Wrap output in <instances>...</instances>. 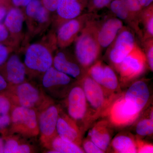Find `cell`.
Instances as JSON below:
<instances>
[{
	"mask_svg": "<svg viewBox=\"0 0 153 153\" xmlns=\"http://www.w3.org/2000/svg\"><path fill=\"white\" fill-rule=\"evenodd\" d=\"M97 15L88 21L75 40L74 55L85 72L94 64L99 57L102 49L97 37Z\"/></svg>",
	"mask_w": 153,
	"mask_h": 153,
	"instance_id": "6da1fadb",
	"label": "cell"
},
{
	"mask_svg": "<svg viewBox=\"0 0 153 153\" xmlns=\"http://www.w3.org/2000/svg\"><path fill=\"white\" fill-rule=\"evenodd\" d=\"M57 47L56 35L49 42L41 41L30 44L26 49L24 64L27 75L35 77L42 76L53 66V52Z\"/></svg>",
	"mask_w": 153,
	"mask_h": 153,
	"instance_id": "7a4b0ae2",
	"label": "cell"
},
{
	"mask_svg": "<svg viewBox=\"0 0 153 153\" xmlns=\"http://www.w3.org/2000/svg\"><path fill=\"white\" fill-rule=\"evenodd\" d=\"M4 93L8 97L13 106L33 108L37 112L53 101L41 86L27 81L10 87Z\"/></svg>",
	"mask_w": 153,
	"mask_h": 153,
	"instance_id": "3957f363",
	"label": "cell"
},
{
	"mask_svg": "<svg viewBox=\"0 0 153 153\" xmlns=\"http://www.w3.org/2000/svg\"><path fill=\"white\" fill-rule=\"evenodd\" d=\"M10 134L24 138H34L39 135L38 112L33 108L13 106L11 114Z\"/></svg>",
	"mask_w": 153,
	"mask_h": 153,
	"instance_id": "277c9868",
	"label": "cell"
},
{
	"mask_svg": "<svg viewBox=\"0 0 153 153\" xmlns=\"http://www.w3.org/2000/svg\"><path fill=\"white\" fill-rule=\"evenodd\" d=\"M41 79V88L53 100L66 97L74 79L53 66L44 72Z\"/></svg>",
	"mask_w": 153,
	"mask_h": 153,
	"instance_id": "5b68a950",
	"label": "cell"
},
{
	"mask_svg": "<svg viewBox=\"0 0 153 153\" xmlns=\"http://www.w3.org/2000/svg\"><path fill=\"white\" fill-rule=\"evenodd\" d=\"M66 97V114L75 122L79 128L81 124L86 126V123H87L92 119L81 85H76L71 87Z\"/></svg>",
	"mask_w": 153,
	"mask_h": 153,
	"instance_id": "8992f818",
	"label": "cell"
},
{
	"mask_svg": "<svg viewBox=\"0 0 153 153\" xmlns=\"http://www.w3.org/2000/svg\"><path fill=\"white\" fill-rule=\"evenodd\" d=\"M147 65L145 52L137 44L131 52L115 68L119 74L121 81L127 82L143 74Z\"/></svg>",
	"mask_w": 153,
	"mask_h": 153,
	"instance_id": "52a82bcc",
	"label": "cell"
},
{
	"mask_svg": "<svg viewBox=\"0 0 153 153\" xmlns=\"http://www.w3.org/2000/svg\"><path fill=\"white\" fill-rule=\"evenodd\" d=\"M137 44L134 33L128 27L124 26L107 50L108 59L115 68L129 54Z\"/></svg>",
	"mask_w": 153,
	"mask_h": 153,
	"instance_id": "ba28073f",
	"label": "cell"
},
{
	"mask_svg": "<svg viewBox=\"0 0 153 153\" xmlns=\"http://www.w3.org/2000/svg\"><path fill=\"white\" fill-rule=\"evenodd\" d=\"M87 101L88 109L93 111V118L108 106L111 101L107 98L106 92L87 74L79 79Z\"/></svg>",
	"mask_w": 153,
	"mask_h": 153,
	"instance_id": "9c48e42d",
	"label": "cell"
},
{
	"mask_svg": "<svg viewBox=\"0 0 153 153\" xmlns=\"http://www.w3.org/2000/svg\"><path fill=\"white\" fill-rule=\"evenodd\" d=\"M97 15L87 13L64 22L57 28L56 35L57 47L64 49L74 42L88 21Z\"/></svg>",
	"mask_w": 153,
	"mask_h": 153,
	"instance_id": "30bf717a",
	"label": "cell"
},
{
	"mask_svg": "<svg viewBox=\"0 0 153 153\" xmlns=\"http://www.w3.org/2000/svg\"><path fill=\"white\" fill-rule=\"evenodd\" d=\"M61 108L52 101L38 111L40 140L44 147L57 135L56 127Z\"/></svg>",
	"mask_w": 153,
	"mask_h": 153,
	"instance_id": "8fae6325",
	"label": "cell"
},
{
	"mask_svg": "<svg viewBox=\"0 0 153 153\" xmlns=\"http://www.w3.org/2000/svg\"><path fill=\"white\" fill-rule=\"evenodd\" d=\"M141 111L131 102L125 98L123 94L116 100L108 108L111 123L115 126L121 127L133 123Z\"/></svg>",
	"mask_w": 153,
	"mask_h": 153,
	"instance_id": "7c38bea8",
	"label": "cell"
},
{
	"mask_svg": "<svg viewBox=\"0 0 153 153\" xmlns=\"http://www.w3.org/2000/svg\"><path fill=\"white\" fill-rule=\"evenodd\" d=\"M97 21V37L101 49L109 47L124 27L123 22L114 15H108Z\"/></svg>",
	"mask_w": 153,
	"mask_h": 153,
	"instance_id": "4fadbf2b",
	"label": "cell"
},
{
	"mask_svg": "<svg viewBox=\"0 0 153 153\" xmlns=\"http://www.w3.org/2000/svg\"><path fill=\"white\" fill-rule=\"evenodd\" d=\"M65 49H60L55 53L53 56L52 66L73 79H80L86 73L75 55Z\"/></svg>",
	"mask_w": 153,
	"mask_h": 153,
	"instance_id": "5bb4252c",
	"label": "cell"
},
{
	"mask_svg": "<svg viewBox=\"0 0 153 153\" xmlns=\"http://www.w3.org/2000/svg\"><path fill=\"white\" fill-rule=\"evenodd\" d=\"M88 0H61L56 11L53 20L55 29L64 22L74 19L82 14L87 7Z\"/></svg>",
	"mask_w": 153,
	"mask_h": 153,
	"instance_id": "9a60e30c",
	"label": "cell"
},
{
	"mask_svg": "<svg viewBox=\"0 0 153 153\" xmlns=\"http://www.w3.org/2000/svg\"><path fill=\"white\" fill-rule=\"evenodd\" d=\"M57 134L60 137L80 146L82 143V131L72 119L61 108L56 127Z\"/></svg>",
	"mask_w": 153,
	"mask_h": 153,
	"instance_id": "2e32d148",
	"label": "cell"
},
{
	"mask_svg": "<svg viewBox=\"0 0 153 153\" xmlns=\"http://www.w3.org/2000/svg\"><path fill=\"white\" fill-rule=\"evenodd\" d=\"M5 77L10 87L23 83L26 80L27 70L25 64L16 54L10 55L5 63Z\"/></svg>",
	"mask_w": 153,
	"mask_h": 153,
	"instance_id": "e0dca14e",
	"label": "cell"
},
{
	"mask_svg": "<svg viewBox=\"0 0 153 153\" xmlns=\"http://www.w3.org/2000/svg\"><path fill=\"white\" fill-rule=\"evenodd\" d=\"M108 7L113 15L127 25L142 42L143 33L140 27V23L128 11L122 1L120 0H112Z\"/></svg>",
	"mask_w": 153,
	"mask_h": 153,
	"instance_id": "ac0fdd59",
	"label": "cell"
},
{
	"mask_svg": "<svg viewBox=\"0 0 153 153\" xmlns=\"http://www.w3.org/2000/svg\"><path fill=\"white\" fill-rule=\"evenodd\" d=\"M123 95L126 100L132 102L141 112L147 104L150 93L146 82L138 80L134 82Z\"/></svg>",
	"mask_w": 153,
	"mask_h": 153,
	"instance_id": "d6986e66",
	"label": "cell"
},
{
	"mask_svg": "<svg viewBox=\"0 0 153 153\" xmlns=\"http://www.w3.org/2000/svg\"><path fill=\"white\" fill-rule=\"evenodd\" d=\"M25 20V14L19 8H12L7 13L4 25L13 39L14 43L20 40Z\"/></svg>",
	"mask_w": 153,
	"mask_h": 153,
	"instance_id": "ffe728a7",
	"label": "cell"
},
{
	"mask_svg": "<svg viewBox=\"0 0 153 153\" xmlns=\"http://www.w3.org/2000/svg\"><path fill=\"white\" fill-rule=\"evenodd\" d=\"M109 128L108 122L102 120L97 123L88 132L89 140L104 152L108 148L111 139Z\"/></svg>",
	"mask_w": 153,
	"mask_h": 153,
	"instance_id": "44dd1931",
	"label": "cell"
},
{
	"mask_svg": "<svg viewBox=\"0 0 153 153\" xmlns=\"http://www.w3.org/2000/svg\"><path fill=\"white\" fill-rule=\"evenodd\" d=\"M45 147L48 149L47 153H85L79 146L69 141L63 139L57 134L49 141Z\"/></svg>",
	"mask_w": 153,
	"mask_h": 153,
	"instance_id": "7402d4cb",
	"label": "cell"
},
{
	"mask_svg": "<svg viewBox=\"0 0 153 153\" xmlns=\"http://www.w3.org/2000/svg\"><path fill=\"white\" fill-rule=\"evenodd\" d=\"M13 105L5 94L0 93V132L7 134L11 124V114Z\"/></svg>",
	"mask_w": 153,
	"mask_h": 153,
	"instance_id": "603a6c76",
	"label": "cell"
},
{
	"mask_svg": "<svg viewBox=\"0 0 153 153\" xmlns=\"http://www.w3.org/2000/svg\"><path fill=\"white\" fill-rule=\"evenodd\" d=\"M111 144L116 153H137L136 140L131 137L127 135H119L115 137L111 142Z\"/></svg>",
	"mask_w": 153,
	"mask_h": 153,
	"instance_id": "cb8c5ba5",
	"label": "cell"
},
{
	"mask_svg": "<svg viewBox=\"0 0 153 153\" xmlns=\"http://www.w3.org/2000/svg\"><path fill=\"white\" fill-rule=\"evenodd\" d=\"M140 24L143 26V38L141 43L153 38V8L151 4L143 10L140 19Z\"/></svg>",
	"mask_w": 153,
	"mask_h": 153,
	"instance_id": "d4e9b609",
	"label": "cell"
},
{
	"mask_svg": "<svg viewBox=\"0 0 153 153\" xmlns=\"http://www.w3.org/2000/svg\"><path fill=\"white\" fill-rule=\"evenodd\" d=\"M101 86L106 93L114 94L118 91L119 84L117 76L109 66L104 65V76Z\"/></svg>",
	"mask_w": 153,
	"mask_h": 153,
	"instance_id": "484cf974",
	"label": "cell"
},
{
	"mask_svg": "<svg viewBox=\"0 0 153 153\" xmlns=\"http://www.w3.org/2000/svg\"><path fill=\"white\" fill-rule=\"evenodd\" d=\"M104 64L97 60L87 70L86 74L101 86L104 76Z\"/></svg>",
	"mask_w": 153,
	"mask_h": 153,
	"instance_id": "4316f807",
	"label": "cell"
},
{
	"mask_svg": "<svg viewBox=\"0 0 153 153\" xmlns=\"http://www.w3.org/2000/svg\"><path fill=\"white\" fill-rule=\"evenodd\" d=\"M136 131L138 135L146 136L152 134L153 119L149 117L140 121L137 124Z\"/></svg>",
	"mask_w": 153,
	"mask_h": 153,
	"instance_id": "83f0119b",
	"label": "cell"
},
{
	"mask_svg": "<svg viewBox=\"0 0 153 153\" xmlns=\"http://www.w3.org/2000/svg\"><path fill=\"white\" fill-rule=\"evenodd\" d=\"M134 17L140 23V19L144 8L138 0H120Z\"/></svg>",
	"mask_w": 153,
	"mask_h": 153,
	"instance_id": "f1b7e54d",
	"label": "cell"
},
{
	"mask_svg": "<svg viewBox=\"0 0 153 153\" xmlns=\"http://www.w3.org/2000/svg\"><path fill=\"white\" fill-rule=\"evenodd\" d=\"M10 135L7 136L5 139L4 153H17V150L19 145L21 143L19 138L16 136H13L12 134Z\"/></svg>",
	"mask_w": 153,
	"mask_h": 153,
	"instance_id": "f546056e",
	"label": "cell"
},
{
	"mask_svg": "<svg viewBox=\"0 0 153 153\" xmlns=\"http://www.w3.org/2000/svg\"><path fill=\"white\" fill-rule=\"evenodd\" d=\"M112 0H88V13H97L98 11L109 6Z\"/></svg>",
	"mask_w": 153,
	"mask_h": 153,
	"instance_id": "4dcf8cb0",
	"label": "cell"
},
{
	"mask_svg": "<svg viewBox=\"0 0 153 153\" xmlns=\"http://www.w3.org/2000/svg\"><path fill=\"white\" fill-rule=\"evenodd\" d=\"M142 44L145 49V54L146 57L147 64L150 69L153 71V38L148 39Z\"/></svg>",
	"mask_w": 153,
	"mask_h": 153,
	"instance_id": "1f68e13d",
	"label": "cell"
},
{
	"mask_svg": "<svg viewBox=\"0 0 153 153\" xmlns=\"http://www.w3.org/2000/svg\"><path fill=\"white\" fill-rule=\"evenodd\" d=\"M83 150L87 153H103L104 152L90 140H85L82 143Z\"/></svg>",
	"mask_w": 153,
	"mask_h": 153,
	"instance_id": "d6a6232c",
	"label": "cell"
},
{
	"mask_svg": "<svg viewBox=\"0 0 153 153\" xmlns=\"http://www.w3.org/2000/svg\"><path fill=\"white\" fill-rule=\"evenodd\" d=\"M137 147V153H150L153 152V146L152 144L149 143L137 138L136 140Z\"/></svg>",
	"mask_w": 153,
	"mask_h": 153,
	"instance_id": "836d02e7",
	"label": "cell"
},
{
	"mask_svg": "<svg viewBox=\"0 0 153 153\" xmlns=\"http://www.w3.org/2000/svg\"><path fill=\"white\" fill-rule=\"evenodd\" d=\"M12 48L0 44V67L4 65L10 56Z\"/></svg>",
	"mask_w": 153,
	"mask_h": 153,
	"instance_id": "e575fe53",
	"label": "cell"
},
{
	"mask_svg": "<svg viewBox=\"0 0 153 153\" xmlns=\"http://www.w3.org/2000/svg\"><path fill=\"white\" fill-rule=\"evenodd\" d=\"M61 0H42V4L50 13L56 12Z\"/></svg>",
	"mask_w": 153,
	"mask_h": 153,
	"instance_id": "d590c367",
	"label": "cell"
},
{
	"mask_svg": "<svg viewBox=\"0 0 153 153\" xmlns=\"http://www.w3.org/2000/svg\"><path fill=\"white\" fill-rule=\"evenodd\" d=\"M35 152V149L32 145L27 143H22L19 145L17 153H30Z\"/></svg>",
	"mask_w": 153,
	"mask_h": 153,
	"instance_id": "8d00e7d4",
	"label": "cell"
},
{
	"mask_svg": "<svg viewBox=\"0 0 153 153\" xmlns=\"http://www.w3.org/2000/svg\"><path fill=\"white\" fill-rule=\"evenodd\" d=\"M10 33L5 26L0 24V44L9 38Z\"/></svg>",
	"mask_w": 153,
	"mask_h": 153,
	"instance_id": "74e56055",
	"label": "cell"
},
{
	"mask_svg": "<svg viewBox=\"0 0 153 153\" xmlns=\"http://www.w3.org/2000/svg\"><path fill=\"white\" fill-rule=\"evenodd\" d=\"M8 82L4 76L0 74V93H3L10 88Z\"/></svg>",
	"mask_w": 153,
	"mask_h": 153,
	"instance_id": "f35d334b",
	"label": "cell"
},
{
	"mask_svg": "<svg viewBox=\"0 0 153 153\" xmlns=\"http://www.w3.org/2000/svg\"><path fill=\"white\" fill-rule=\"evenodd\" d=\"M32 0H12V3L15 7H26Z\"/></svg>",
	"mask_w": 153,
	"mask_h": 153,
	"instance_id": "ab89813d",
	"label": "cell"
},
{
	"mask_svg": "<svg viewBox=\"0 0 153 153\" xmlns=\"http://www.w3.org/2000/svg\"><path fill=\"white\" fill-rule=\"evenodd\" d=\"M140 5L143 8H146L152 4L153 0H138Z\"/></svg>",
	"mask_w": 153,
	"mask_h": 153,
	"instance_id": "60d3db41",
	"label": "cell"
},
{
	"mask_svg": "<svg viewBox=\"0 0 153 153\" xmlns=\"http://www.w3.org/2000/svg\"><path fill=\"white\" fill-rule=\"evenodd\" d=\"M7 10L4 7H0V22L5 18L7 14Z\"/></svg>",
	"mask_w": 153,
	"mask_h": 153,
	"instance_id": "b9f144b4",
	"label": "cell"
},
{
	"mask_svg": "<svg viewBox=\"0 0 153 153\" xmlns=\"http://www.w3.org/2000/svg\"><path fill=\"white\" fill-rule=\"evenodd\" d=\"M4 138L0 137V153H4Z\"/></svg>",
	"mask_w": 153,
	"mask_h": 153,
	"instance_id": "7bdbcfd3",
	"label": "cell"
}]
</instances>
